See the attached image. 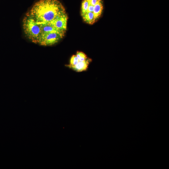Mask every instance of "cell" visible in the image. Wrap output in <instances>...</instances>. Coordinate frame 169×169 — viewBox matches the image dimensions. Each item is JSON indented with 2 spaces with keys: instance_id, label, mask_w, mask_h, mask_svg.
<instances>
[{
  "instance_id": "obj_4",
  "label": "cell",
  "mask_w": 169,
  "mask_h": 169,
  "mask_svg": "<svg viewBox=\"0 0 169 169\" xmlns=\"http://www.w3.org/2000/svg\"><path fill=\"white\" fill-rule=\"evenodd\" d=\"M68 18L67 15L65 13L50 23L59 31L65 33L67 29Z\"/></svg>"
},
{
  "instance_id": "obj_7",
  "label": "cell",
  "mask_w": 169,
  "mask_h": 169,
  "mask_svg": "<svg viewBox=\"0 0 169 169\" xmlns=\"http://www.w3.org/2000/svg\"><path fill=\"white\" fill-rule=\"evenodd\" d=\"M103 9L102 0L98 2L94 6L93 13L96 20L98 19L101 16Z\"/></svg>"
},
{
  "instance_id": "obj_8",
  "label": "cell",
  "mask_w": 169,
  "mask_h": 169,
  "mask_svg": "<svg viewBox=\"0 0 169 169\" xmlns=\"http://www.w3.org/2000/svg\"><path fill=\"white\" fill-rule=\"evenodd\" d=\"M82 16L84 21L90 24H93L96 20L93 12H87Z\"/></svg>"
},
{
  "instance_id": "obj_2",
  "label": "cell",
  "mask_w": 169,
  "mask_h": 169,
  "mask_svg": "<svg viewBox=\"0 0 169 169\" xmlns=\"http://www.w3.org/2000/svg\"><path fill=\"white\" fill-rule=\"evenodd\" d=\"M23 27L26 36L32 42L37 44L41 32L39 24L26 14L23 19Z\"/></svg>"
},
{
  "instance_id": "obj_13",
  "label": "cell",
  "mask_w": 169,
  "mask_h": 169,
  "mask_svg": "<svg viewBox=\"0 0 169 169\" xmlns=\"http://www.w3.org/2000/svg\"><path fill=\"white\" fill-rule=\"evenodd\" d=\"M94 9V6L90 4L87 12H93Z\"/></svg>"
},
{
  "instance_id": "obj_5",
  "label": "cell",
  "mask_w": 169,
  "mask_h": 169,
  "mask_svg": "<svg viewBox=\"0 0 169 169\" xmlns=\"http://www.w3.org/2000/svg\"><path fill=\"white\" fill-rule=\"evenodd\" d=\"M91 59L88 58L83 61H79L74 66H70L67 64L65 66L77 72H81L86 70L90 63L92 62Z\"/></svg>"
},
{
  "instance_id": "obj_12",
  "label": "cell",
  "mask_w": 169,
  "mask_h": 169,
  "mask_svg": "<svg viewBox=\"0 0 169 169\" xmlns=\"http://www.w3.org/2000/svg\"><path fill=\"white\" fill-rule=\"evenodd\" d=\"M101 0H89L90 4L93 6Z\"/></svg>"
},
{
  "instance_id": "obj_10",
  "label": "cell",
  "mask_w": 169,
  "mask_h": 169,
  "mask_svg": "<svg viewBox=\"0 0 169 169\" xmlns=\"http://www.w3.org/2000/svg\"><path fill=\"white\" fill-rule=\"evenodd\" d=\"M76 55L80 61H84L88 58L87 55L81 51L77 52Z\"/></svg>"
},
{
  "instance_id": "obj_3",
  "label": "cell",
  "mask_w": 169,
  "mask_h": 169,
  "mask_svg": "<svg viewBox=\"0 0 169 169\" xmlns=\"http://www.w3.org/2000/svg\"><path fill=\"white\" fill-rule=\"evenodd\" d=\"M65 33L58 32H50L41 34L37 44L44 46L53 45L58 42L63 38Z\"/></svg>"
},
{
  "instance_id": "obj_1",
  "label": "cell",
  "mask_w": 169,
  "mask_h": 169,
  "mask_svg": "<svg viewBox=\"0 0 169 169\" xmlns=\"http://www.w3.org/2000/svg\"><path fill=\"white\" fill-rule=\"evenodd\" d=\"M65 13V8L59 1L40 0L34 4L26 14L40 24L50 23Z\"/></svg>"
},
{
  "instance_id": "obj_6",
  "label": "cell",
  "mask_w": 169,
  "mask_h": 169,
  "mask_svg": "<svg viewBox=\"0 0 169 169\" xmlns=\"http://www.w3.org/2000/svg\"><path fill=\"white\" fill-rule=\"evenodd\" d=\"M39 24L41 31L40 35L42 34L50 32H58L65 33L59 31L50 23Z\"/></svg>"
},
{
  "instance_id": "obj_11",
  "label": "cell",
  "mask_w": 169,
  "mask_h": 169,
  "mask_svg": "<svg viewBox=\"0 0 169 169\" xmlns=\"http://www.w3.org/2000/svg\"><path fill=\"white\" fill-rule=\"evenodd\" d=\"M79 60L76 55H73L71 57L69 64L70 66H74L76 64L79 62Z\"/></svg>"
},
{
  "instance_id": "obj_9",
  "label": "cell",
  "mask_w": 169,
  "mask_h": 169,
  "mask_svg": "<svg viewBox=\"0 0 169 169\" xmlns=\"http://www.w3.org/2000/svg\"><path fill=\"white\" fill-rule=\"evenodd\" d=\"M90 5L89 0H83L81 6V15L82 16L86 13Z\"/></svg>"
}]
</instances>
